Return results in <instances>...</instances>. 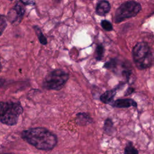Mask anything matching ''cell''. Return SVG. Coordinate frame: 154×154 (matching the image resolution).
<instances>
[{
  "mask_svg": "<svg viewBox=\"0 0 154 154\" xmlns=\"http://www.w3.org/2000/svg\"><path fill=\"white\" fill-rule=\"evenodd\" d=\"M22 138L29 144L41 150L48 151L57 144L55 134L43 127H37L25 130L22 132Z\"/></svg>",
  "mask_w": 154,
  "mask_h": 154,
  "instance_id": "1",
  "label": "cell"
},
{
  "mask_svg": "<svg viewBox=\"0 0 154 154\" xmlns=\"http://www.w3.org/2000/svg\"><path fill=\"white\" fill-rule=\"evenodd\" d=\"M132 57L136 67L140 70L150 68L153 64V53L146 42H138L134 46Z\"/></svg>",
  "mask_w": 154,
  "mask_h": 154,
  "instance_id": "2",
  "label": "cell"
},
{
  "mask_svg": "<svg viewBox=\"0 0 154 154\" xmlns=\"http://www.w3.org/2000/svg\"><path fill=\"white\" fill-rule=\"evenodd\" d=\"M22 112L23 108L19 102H0V122L4 124L16 125Z\"/></svg>",
  "mask_w": 154,
  "mask_h": 154,
  "instance_id": "3",
  "label": "cell"
},
{
  "mask_svg": "<svg viewBox=\"0 0 154 154\" xmlns=\"http://www.w3.org/2000/svg\"><path fill=\"white\" fill-rule=\"evenodd\" d=\"M69 74L61 69H55L49 72L42 82L43 88L49 90H60L66 84Z\"/></svg>",
  "mask_w": 154,
  "mask_h": 154,
  "instance_id": "4",
  "label": "cell"
},
{
  "mask_svg": "<svg viewBox=\"0 0 154 154\" xmlns=\"http://www.w3.org/2000/svg\"><path fill=\"white\" fill-rule=\"evenodd\" d=\"M141 10V4L135 1H128L122 4L115 12L114 22L116 23L135 16Z\"/></svg>",
  "mask_w": 154,
  "mask_h": 154,
  "instance_id": "5",
  "label": "cell"
},
{
  "mask_svg": "<svg viewBox=\"0 0 154 154\" xmlns=\"http://www.w3.org/2000/svg\"><path fill=\"white\" fill-rule=\"evenodd\" d=\"M23 5L21 1L18 2L9 12L8 19L12 23L18 24L22 20L25 11Z\"/></svg>",
  "mask_w": 154,
  "mask_h": 154,
  "instance_id": "6",
  "label": "cell"
},
{
  "mask_svg": "<svg viewBox=\"0 0 154 154\" xmlns=\"http://www.w3.org/2000/svg\"><path fill=\"white\" fill-rule=\"evenodd\" d=\"M109 105H111L113 107L119 108H129L131 106H134V107L137 106V103L134 99H130V98L117 99L113 101Z\"/></svg>",
  "mask_w": 154,
  "mask_h": 154,
  "instance_id": "7",
  "label": "cell"
},
{
  "mask_svg": "<svg viewBox=\"0 0 154 154\" xmlns=\"http://www.w3.org/2000/svg\"><path fill=\"white\" fill-rule=\"evenodd\" d=\"M111 10V5L107 1H99L96 7V13L101 16H105Z\"/></svg>",
  "mask_w": 154,
  "mask_h": 154,
  "instance_id": "8",
  "label": "cell"
},
{
  "mask_svg": "<svg viewBox=\"0 0 154 154\" xmlns=\"http://www.w3.org/2000/svg\"><path fill=\"white\" fill-rule=\"evenodd\" d=\"M76 123L80 126H86L93 123V119L85 112H79L75 118Z\"/></svg>",
  "mask_w": 154,
  "mask_h": 154,
  "instance_id": "9",
  "label": "cell"
},
{
  "mask_svg": "<svg viewBox=\"0 0 154 154\" xmlns=\"http://www.w3.org/2000/svg\"><path fill=\"white\" fill-rule=\"evenodd\" d=\"M116 93L117 90L116 88L107 90L100 96V100L104 103L110 104L114 101V98Z\"/></svg>",
  "mask_w": 154,
  "mask_h": 154,
  "instance_id": "10",
  "label": "cell"
},
{
  "mask_svg": "<svg viewBox=\"0 0 154 154\" xmlns=\"http://www.w3.org/2000/svg\"><path fill=\"white\" fill-rule=\"evenodd\" d=\"M103 131L104 132L108 135H111L114 133L115 129L111 119H107L105 120L103 125Z\"/></svg>",
  "mask_w": 154,
  "mask_h": 154,
  "instance_id": "11",
  "label": "cell"
},
{
  "mask_svg": "<svg viewBox=\"0 0 154 154\" xmlns=\"http://www.w3.org/2000/svg\"><path fill=\"white\" fill-rule=\"evenodd\" d=\"M33 28H34V29L36 35L38 37V40H39L40 43L42 45H46L48 43V40H47V38H46V37L43 34V32H42L41 29L40 28V27L38 26L37 25H35V26H33Z\"/></svg>",
  "mask_w": 154,
  "mask_h": 154,
  "instance_id": "12",
  "label": "cell"
},
{
  "mask_svg": "<svg viewBox=\"0 0 154 154\" xmlns=\"http://www.w3.org/2000/svg\"><path fill=\"white\" fill-rule=\"evenodd\" d=\"M105 52V48L102 44H99L97 45L95 50V58L96 60H101L103 57Z\"/></svg>",
  "mask_w": 154,
  "mask_h": 154,
  "instance_id": "13",
  "label": "cell"
},
{
  "mask_svg": "<svg viewBox=\"0 0 154 154\" xmlns=\"http://www.w3.org/2000/svg\"><path fill=\"white\" fill-rule=\"evenodd\" d=\"M124 154H138V151L134 146L132 143L129 141L125 147Z\"/></svg>",
  "mask_w": 154,
  "mask_h": 154,
  "instance_id": "14",
  "label": "cell"
},
{
  "mask_svg": "<svg viewBox=\"0 0 154 154\" xmlns=\"http://www.w3.org/2000/svg\"><path fill=\"white\" fill-rule=\"evenodd\" d=\"M100 25L102 28L106 31H111L113 29L112 25L109 21L107 20H102L100 22Z\"/></svg>",
  "mask_w": 154,
  "mask_h": 154,
  "instance_id": "15",
  "label": "cell"
},
{
  "mask_svg": "<svg viewBox=\"0 0 154 154\" xmlns=\"http://www.w3.org/2000/svg\"><path fill=\"white\" fill-rule=\"evenodd\" d=\"M7 26V21L5 17L0 14V35L2 34Z\"/></svg>",
  "mask_w": 154,
  "mask_h": 154,
  "instance_id": "16",
  "label": "cell"
},
{
  "mask_svg": "<svg viewBox=\"0 0 154 154\" xmlns=\"http://www.w3.org/2000/svg\"><path fill=\"white\" fill-rule=\"evenodd\" d=\"M1 70H2V65H1V63H0V72H1Z\"/></svg>",
  "mask_w": 154,
  "mask_h": 154,
  "instance_id": "17",
  "label": "cell"
},
{
  "mask_svg": "<svg viewBox=\"0 0 154 154\" xmlns=\"http://www.w3.org/2000/svg\"><path fill=\"white\" fill-rule=\"evenodd\" d=\"M4 154H14V153H4Z\"/></svg>",
  "mask_w": 154,
  "mask_h": 154,
  "instance_id": "18",
  "label": "cell"
}]
</instances>
